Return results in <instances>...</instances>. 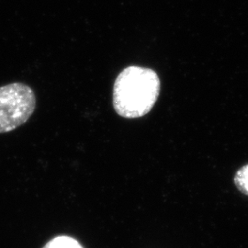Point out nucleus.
Wrapping results in <instances>:
<instances>
[{
    "mask_svg": "<svg viewBox=\"0 0 248 248\" xmlns=\"http://www.w3.org/2000/svg\"><path fill=\"white\" fill-rule=\"evenodd\" d=\"M43 248H84L78 240L66 236L60 235L49 241Z\"/></svg>",
    "mask_w": 248,
    "mask_h": 248,
    "instance_id": "obj_3",
    "label": "nucleus"
},
{
    "mask_svg": "<svg viewBox=\"0 0 248 248\" xmlns=\"http://www.w3.org/2000/svg\"><path fill=\"white\" fill-rule=\"evenodd\" d=\"M35 108V94L29 86L12 83L1 87L0 133H9L25 124Z\"/></svg>",
    "mask_w": 248,
    "mask_h": 248,
    "instance_id": "obj_2",
    "label": "nucleus"
},
{
    "mask_svg": "<svg viewBox=\"0 0 248 248\" xmlns=\"http://www.w3.org/2000/svg\"><path fill=\"white\" fill-rule=\"evenodd\" d=\"M161 83L156 72L129 66L121 72L113 87V107L124 118H141L150 112L159 97Z\"/></svg>",
    "mask_w": 248,
    "mask_h": 248,
    "instance_id": "obj_1",
    "label": "nucleus"
},
{
    "mask_svg": "<svg viewBox=\"0 0 248 248\" xmlns=\"http://www.w3.org/2000/svg\"><path fill=\"white\" fill-rule=\"evenodd\" d=\"M233 181L240 192L248 196V164L238 169Z\"/></svg>",
    "mask_w": 248,
    "mask_h": 248,
    "instance_id": "obj_4",
    "label": "nucleus"
}]
</instances>
